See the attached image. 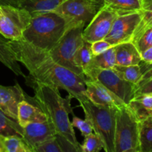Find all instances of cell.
<instances>
[{
    "mask_svg": "<svg viewBox=\"0 0 152 152\" xmlns=\"http://www.w3.org/2000/svg\"><path fill=\"white\" fill-rule=\"evenodd\" d=\"M31 14L12 6H0V34L9 40H18L29 25Z\"/></svg>",
    "mask_w": 152,
    "mask_h": 152,
    "instance_id": "9c48e42d",
    "label": "cell"
},
{
    "mask_svg": "<svg viewBox=\"0 0 152 152\" xmlns=\"http://www.w3.org/2000/svg\"><path fill=\"white\" fill-rule=\"evenodd\" d=\"M86 94L93 103L98 105L120 108L125 105L118 97L96 80L86 79Z\"/></svg>",
    "mask_w": 152,
    "mask_h": 152,
    "instance_id": "5bb4252c",
    "label": "cell"
},
{
    "mask_svg": "<svg viewBox=\"0 0 152 152\" xmlns=\"http://www.w3.org/2000/svg\"><path fill=\"white\" fill-rule=\"evenodd\" d=\"M115 46L116 65H140L142 62L140 53L132 42L120 43Z\"/></svg>",
    "mask_w": 152,
    "mask_h": 152,
    "instance_id": "9a60e30c",
    "label": "cell"
},
{
    "mask_svg": "<svg viewBox=\"0 0 152 152\" xmlns=\"http://www.w3.org/2000/svg\"><path fill=\"white\" fill-rule=\"evenodd\" d=\"M93 56L94 55L91 50V43L84 40L83 45L77 50L75 58H74V62L76 65L83 71V74L90 65Z\"/></svg>",
    "mask_w": 152,
    "mask_h": 152,
    "instance_id": "484cf974",
    "label": "cell"
},
{
    "mask_svg": "<svg viewBox=\"0 0 152 152\" xmlns=\"http://www.w3.org/2000/svg\"><path fill=\"white\" fill-rule=\"evenodd\" d=\"M84 137V142L81 145L83 152H99L104 150L103 142L96 133L92 132Z\"/></svg>",
    "mask_w": 152,
    "mask_h": 152,
    "instance_id": "f1b7e54d",
    "label": "cell"
},
{
    "mask_svg": "<svg viewBox=\"0 0 152 152\" xmlns=\"http://www.w3.org/2000/svg\"><path fill=\"white\" fill-rule=\"evenodd\" d=\"M112 70L122 80L130 82L134 84H137L142 77V70L140 65H115Z\"/></svg>",
    "mask_w": 152,
    "mask_h": 152,
    "instance_id": "cb8c5ba5",
    "label": "cell"
},
{
    "mask_svg": "<svg viewBox=\"0 0 152 152\" xmlns=\"http://www.w3.org/2000/svg\"><path fill=\"white\" fill-rule=\"evenodd\" d=\"M85 27L84 24H80L68 28L48 53L58 64L86 78L83 71L74 62L76 53L84 42L83 32Z\"/></svg>",
    "mask_w": 152,
    "mask_h": 152,
    "instance_id": "8992f818",
    "label": "cell"
},
{
    "mask_svg": "<svg viewBox=\"0 0 152 152\" xmlns=\"http://www.w3.org/2000/svg\"><path fill=\"white\" fill-rule=\"evenodd\" d=\"M147 94L152 95V78L140 81L136 84L134 96Z\"/></svg>",
    "mask_w": 152,
    "mask_h": 152,
    "instance_id": "1f68e13d",
    "label": "cell"
},
{
    "mask_svg": "<svg viewBox=\"0 0 152 152\" xmlns=\"http://www.w3.org/2000/svg\"><path fill=\"white\" fill-rule=\"evenodd\" d=\"M112 47L109 42L105 39L98 40L91 43V50L94 56L99 55Z\"/></svg>",
    "mask_w": 152,
    "mask_h": 152,
    "instance_id": "d6a6232c",
    "label": "cell"
},
{
    "mask_svg": "<svg viewBox=\"0 0 152 152\" xmlns=\"http://www.w3.org/2000/svg\"><path fill=\"white\" fill-rule=\"evenodd\" d=\"M118 16L112 9L102 5L93 19L84 28L83 39L90 43L104 39Z\"/></svg>",
    "mask_w": 152,
    "mask_h": 152,
    "instance_id": "30bf717a",
    "label": "cell"
},
{
    "mask_svg": "<svg viewBox=\"0 0 152 152\" xmlns=\"http://www.w3.org/2000/svg\"><path fill=\"white\" fill-rule=\"evenodd\" d=\"M4 145L5 152H32L22 137L19 135L4 137Z\"/></svg>",
    "mask_w": 152,
    "mask_h": 152,
    "instance_id": "83f0119b",
    "label": "cell"
},
{
    "mask_svg": "<svg viewBox=\"0 0 152 152\" xmlns=\"http://www.w3.org/2000/svg\"><path fill=\"white\" fill-rule=\"evenodd\" d=\"M140 13L141 19L135 29L132 39L144 30L152 27V0H142Z\"/></svg>",
    "mask_w": 152,
    "mask_h": 152,
    "instance_id": "d4e9b609",
    "label": "cell"
},
{
    "mask_svg": "<svg viewBox=\"0 0 152 152\" xmlns=\"http://www.w3.org/2000/svg\"><path fill=\"white\" fill-rule=\"evenodd\" d=\"M16 59L29 71L26 83H36L66 91L78 102L88 99L86 94V79L55 62L48 52L20 39L9 40Z\"/></svg>",
    "mask_w": 152,
    "mask_h": 152,
    "instance_id": "6da1fadb",
    "label": "cell"
},
{
    "mask_svg": "<svg viewBox=\"0 0 152 152\" xmlns=\"http://www.w3.org/2000/svg\"><path fill=\"white\" fill-rule=\"evenodd\" d=\"M138 121L152 114V95L134 96L127 105Z\"/></svg>",
    "mask_w": 152,
    "mask_h": 152,
    "instance_id": "d6986e66",
    "label": "cell"
},
{
    "mask_svg": "<svg viewBox=\"0 0 152 152\" xmlns=\"http://www.w3.org/2000/svg\"><path fill=\"white\" fill-rule=\"evenodd\" d=\"M26 96L18 83L13 86H0V110L12 120L17 121L19 104Z\"/></svg>",
    "mask_w": 152,
    "mask_h": 152,
    "instance_id": "7c38bea8",
    "label": "cell"
},
{
    "mask_svg": "<svg viewBox=\"0 0 152 152\" xmlns=\"http://www.w3.org/2000/svg\"><path fill=\"white\" fill-rule=\"evenodd\" d=\"M85 119L90 123L94 132L99 135L104 143V151L115 152L114 131L116 113L119 108L98 105L88 99L80 101Z\"/></svg>",
    "mask_w": 152,
    "mask_h": 152,
    "instance_id": "277c9868",
    "label": "cell"
},
{
    "mask_svg": "<svg viewBox=\"0 0 152 152\" xmlns=\"http://www.w3.org/2000/svg\"><path fill=\"white\" fill-rule=\"evenodd\" d=\"M140 152H152V114L139 121Z\"/></svg>",
    "mask_w": 152,
    "mask_h": 152,
    "instance_id": "603a6c76",
    "label": "cell"
},
{
    "mask_svg": "<svg viewBox=\"0 0 152 152\" xmlns=\"http://www.w3.org/2000/svg\"><path fill=\"white\" fill-rule=\"evenodd\" d=\"M0 62L5 65L7 68L14 73L16 76L23 77L25 79L23 71L18 63L16 54L11 48L9 42V39L0 34Z\"/></svg>",
    "mask_w": 152,
    "mask_h": 152,
    "instance_id": "e0dca14e",
    "label": "cell"
},
{
    "mask_svg": "<svg viewBox=\"0 0 152 152\" xmlns=\"http://www.w3.org/2000/svg\"><path fill=\"white\" fill-rule=\"evenodd\" d=\"M77 151V148L66 139L59 134L44 141L37 145L34 152H65Z\"/></svg>",
    "mask_w": 152,
    "mask_h": 152,
    "instance_id": "ac0fdd59",
    "label": "cell"
},
{
    "mask_svg": "<svg viewBox=\"0 0 152 152\" xmlns=\"http://www.w3.org/2000/svg\"><path fill=\"white\" fill-rule=\"evenodd\" d=\"M31 14V22L22 39L42 50L50 51L68 29L66 21L54 11Z\"/></svg>",
    "mask_w": 152,
    "mask_h": 152,
    "instance_id": "3957f363",
    "label": "cell"
},
{
    "mask_svg": "<svg viewBox=\"0 0 152 152\" xmlns=\"http://www.w3.org/2000/svg\"><path fill=\"white\" fill-rule=\"evenodd\" d=\"M132 42L134 44L140 53L152 46V27L144 30L143 31L134 37Z\"/></svg>",
    "mask_w": 152,
    "mask_h": 152,
    "instance_id": "f546056e",
    "label": "cell"
},
{
    "mask_svg": "<svg viewBox=\"0 0 152 152\" xmlns=\"http://www.w3.org/2000/svg\"><path fill=\"white\" fill-rule=\"evenodd\" d=\"M115 65V46H112L103 53L93 56L90 65L84 71V75L91 69H113Z\"/></svg>",
    "mask_w": 152,
    "mask_h": 152,
    "instance_id": "44dd1931",
    "label": "cell"
},
{
    "mask_svg": "<svg viewBox=\"0 0 152 152\" xmlns=\"http://www.w3.org/2000/svg\"><path fill=\"white\" fill-rule=\"evenodd\" d=\"M34 88L32 100L45 114L47 120L54 126L56 134L71 142L77 151L82 152L81 145L77 141L74 127L69 120V114L74 115L71 107L72 96L62 97L59 89L42 83H27Z\"/></svg>",
    "mask_w": 152,
    "mask_h": 152,
    "instance_id": "7a4b0ae2",
    "label": "cell"
},
{
    "mask_svg": "<svg viewBox=\"0 0 152 152\" xmlns=\"http://www.w3.org/2000/svg\"><path fill=\"white\" fill-rule=\"evenodd\" d=\"M115 152H140L139 121L127 105L117 109L114 131Z\"/></svg>",
    "mask_w": 152,
    "mask_h": 152,
    "instance_id": "5b68a950",
    "label": "cell"
},
{
    "mask_svg": "<svg viewBox=\"0 0 152 152\" xmlns=\"http://www.w3.org/2000/svg\"><path fill=\"white\" fill-rule=\"evenodd\" d=\"M65 0H22L19 8L26 10L30 13L53 11Z\"/></svg>",
    "mask_w": 152,
    "mask_h": 152,
    "instance_id": "ffe728a7",
    "label": "cell"
},
{
    "mask_svg": "<svg viewBox=\"0 0 152 152\" xmlns=\"http://www.w3.org/2000/svg\"><path fill=\"white\" fill-rule=\"evenodd\" d=\"M4 137L0 134V152H5V149H4Z\"/></svg>",
    "mask_w": 152,
    "mask_h": 152,
    "instance_id": "8d00e7d4",
    "label": "cell"
},
{
    "mask_svg": "<svg viewBox=\"0 0 152 152\" xmlns=\"http://www.w3.org/2000/svg\"><path fill=\"white\" fill-rule=\"evenodd\" d=\"M85 77L100 83L126 105L134 97L136 84L122 80L112 69H91L85 74Z\"/></svg>",
    "mask_w": 152,
    "mask_h": 152,
    "instance_id": "ba28073f",
    "label": "cell"
},
{
    "mask_svg": "<svg viewBox=\"0 0 152 152\" xmlns=\"http://www.w3.org/2000/svg\"><path fill=\"white\" fill-rule=\"evenodd\" d=\"M140 55L142 62L148 64L152 63V46L140 53Z\"/></svg>",
    "mask_w": 152,
    "mask_h": 152,
    "instance_id": "e575fe53",
    "label": "cell"
},
{
    "mask_svg": "<svg viewBox=\"0 0 152 152\" xmlns=\"http://www.w3.org/2000/svg\"><path fill=\"white\" fill-rule=\"evenodd\" d=\"M142 0H103V5L112 9L119 16L140 11Z\"/></svg>",
    "mask_w": 152,
    "mask_h": 152,
    "instance_id": "7402d4cb",
    "label": "cell"
},
{
    "mask_svg": "<svg viewBox=\"0 0 152 152\" xmlns=\"http://www.w3.org/2000/svg\"><path fill=\"white\" fill-rule=\"evenodd\" d=\"M56 134H57L54 126L47 120L42 123H31L22 127L21 137L34 152L37 145Z\"/></svg>",
    "mask_w": 152,
    "mask_h": 152,
    "instance_id": "4fadbf2b",
    "label": "cell"
},
{
    "mask_svg": "<svg viewBox=\"0 0 152 152\" xmlns=\"http://www.w3.org/2000/svg\"><path fill=\"white\" fill-rule=\"evenodd\" d=\"M142 62L143 63L142 65L140 63L141 70H142V77H141L140 81L152 78V63L148 64L143 62Z\"/></svg>",
    "mask_w": 152,
    "mask_h": 152,
    "instance_id": "836d02e7",
    "label": "cell"
},
{
    "mask_svg": "<svg viewBox=\"0 0 152 152\" xmlns=\"http://www.w3.org/2000/svg\"><path fill=\"white\" fill-rule=\"evenodd\" d=\"M103 5V0H65L53 11L66 21L68 28L87 25Z\"/></svg>",
    "mask_w": 152,
    "mask_h": 152,
    "instance_id": "52a82bcc",
    "label": "cell"
},
{
    "mask_svg": "<svg viewBox=\"0 0 152 152\" xmlns=\"http://www.w3.org/2000/svg\"><path fill=\"white\" fill-rule=\"evenodd\" d=\"M71 125H72L73 127H75L76 129H78L81 132V134L83 137L87 136L89 134L93 132V129H92L90 123L86 119L83 120V119L79 118L78 117H77L75 115H73Z\"/></svg>",
    "mask_w": 152,
    "mask_h": 152,
    "instance_id": "4dcf8cb0",
    "label": "cell"
},
{
    "mask_svg": "<svg viewBox=\"0 0 152 152\" xmlns=\"http://www.w3.org/2000/svg\"><path fill=\"white\" fill-rule=\"evenodd\" d=\"M47 120L45 114L39 107L34 106L27 102L22 101L18 106L17 122L22 127L34 123H42Z\"/></svg>",
    "mask_w": 152,
    "mask_h": 152,
    "instance_id": "2e32d148",
    "label": "cell"
},
{
    "mask_svg": "<svg viewBox=\"0 0 152 152\" xmlns=\"http://www.w3.org/2000/svg\"><path fill=\"white\" fill-rule=\"evenodd\" d=\"M22 127L17 121L6 116L0 110V134L4 137L19 135L21 136Z\"/></svg>",
    "mask_w": 152,
    "mask_h": 152,
    "instance_id": "4316f807",
    "label": "cell"
},
{
    "mask_svg": "<svg viewBox=\"0 0 152 152\" xmlns=\"http://www.w3.org/2000/svg\"><path fill=\"white\" fill-rule=\"evenodd\" d=\"M140 19V11L118 16L113 23L109 33L104 39L112 46L126 42H131Z\"/></svg>",
    "mask_w": 152,
    "mask_h": 152,
    "instance_id": "8fae6325",
    "label": "cell"
},
{
    "mask_svg": "<svg viewBox=\"0 0 152 152\" xmlns=\"http://www.w3.org/2000/svg\"><path fill=\"white\" fill-rule=\"evenodd\" d=\"M22 0H0V6H12L19 7Z\"/></svg>",
    "mask_w": 152,
    "mask_h": 152,
    "instance_id": "d590c367",
    "label": "cell"
}]
</instances>
